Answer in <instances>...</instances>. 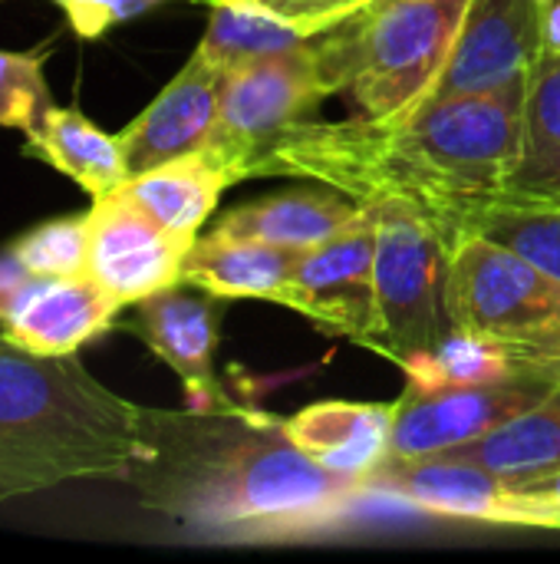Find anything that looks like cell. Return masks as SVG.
Instances as JSON below:
<instances>
[{"label":"cell","instance_id":"cell-1","mask_svg":"<svg viewBox=\"0 0 560 564\" xmlns=\"http://www.w3.org/2000/svg\"><path fill=\"white\" fill-rule=\"evenodd\" d=\"M142 509L198 542L274 545L340 529L366 496L314 463L287 420L241 406H142V453L125 479Z\"/></svg>","mask_w":560,"mask_h":564},{"label":"cell","instance_id":"cell-2","mask_svg":"<svg viewBox=\"0 0 560 564\" xmlns=\"http://www.w3.org/2000/svg\"><path fill=\"white\" fill-rule=\"evenodd\" d=\"M528 79L488 96L436 99L399 116L300 119L251 165L337 188L360 205L403 202L452 241L475 212L505 198L521 159Z\"/></svg>","mask_w":560,"mask_h":564},{"label":"cell","instance_id":"cell-3","mask_svg":"<svg viewBox=\"0 0 560 564\" xmlns=\"http://www.w3.org/2000/svg\"><path fill=\"white\" fill-rule=\"evenodd\" d=\"M139 453L142 406L76 354H30L0 334V502L83 479L125 482Z\"/></svg>","mask_w":560,"mask_h":564},{"label":"cell","instance_id":"cell-4","mask_svg":"<svg viewBox=\"0 0 560 564\" xmlns=\"http://www.w3.org/2000/svg\"><path fill=\"white\" fill-rule=\"evenodd\" d=\"M472 0H376L323 33L320 56L360 116L386 119L426 102Z\"/></svg>","mask_w":560,"mask_h":564},{"label":"cell","instance_id":"cell-5","mask_svg":"<svg viewBox=\"0 0 560 564\" xmlns=\"http://www.w3.org/2000/svg\"><path fill=\"white\" fill-rule=\"evenodd\" d=\"M376 215V334L366 344L396 367L436 350L449 334V245L403 202L366 205Z\"/></svg>","mask_w":560,"mask_h":564},{"label":"cell","instance_id":"cell-6","mask_svg":"<svg viewBox=\"0 0 560 564\" xmlns=\"http://www.w3.org/2000/svg\"><path fill=\"white\" fill-rule=\"evenodd\" d=\"M446 307L459 330L515 347L560 340V284L538 264L479 231L449 248Z\"/></svg>","mask_w":560,"mask_h":564},{"label":"cell","instance_id":"cell-7","mask_svg":"<svg viewBox=\"0 0 560 564\" xmlns=\"http://www.w3.org/2000/svg\"><path fill=\"white\" fill-rule=\"evenodd\" d=\"M317 40L290 53L221 69L218 116L201 152L228 169L234 185L251 178L254 159L284 129L300 122L327 96L337 93Z\"/></svg>","mask_w":560,"mask_h":564},{"label":"cell","instance_id":"cell-8","mask_svg":"<svg viewBox=\"0 0 560 564\" xmlns=\"http://www.w3.org/2000/svg\"><path fill=\"white\" fill-rule=\"evenodd\" d=\"M363 492L442 519L508 525V529H551V519L538 499H531L521 489H512L495 473L449 453H436V456L389 453L363 479Z\"/></svg>","mask_w":560,"mask_h":564},{"label":"cell","instance_id":"cell-9","mask_svg":"<svg viewBox=\"0 0 560 564\" xmlns=\"http://www.w3.org/2000/svg\"><path fill=\"white\" fill-rule=\"evenodd\" d=\"M277 304L304 314L327 334L366 347L376 334V215L360 218L330 241L300 254Z\"/></svg>","mask_w":560,"mask_h":564},{"label":"cell","instance_id":"cell-10","mask_svg":"<svg viewBox=\"0 0 560 564\" xmlns=\"http://www.w3.org/2000/svg\"><path fill=\"white\" fill-rule=\"evenodd\" d=\"M554 383L518 377L502 383H459L422 387L409 383L393 410L389 453L393 456H436L465 446L498 423L541 403Z\"/></svg>","mask_w":560,"mask_h":564},{"label":"cell","instance_id":"cell-11","mask_svg":"<svg viewBox=\"0 0 560 564\" xmlns=\"http://www.w3.org/2000/svg\"><path fill=\"white\" fill-rule=\"evenodd\" d=\"M86 274L96 278L122 307L182 284V264L195 238L162 228L122 188L92 198Z\"/></svg>","mask_w":560,"mask_h":564},{"label":"cell","instance_id":"cell-12","mask_svg":"<svg viewBox=\"0 0 560 564\" xmlns=\"http://www.w3.org/2000/svg\"><path fill=\"white\" fill-rule=\"evenodd\" d=\"M541 30L545 7L538 0H472L426 102L488 96L525 83L541 53Z\"/></svg>","mask_w":560,"mask_h":564},{"label":"cell","instance_id":"cell-13","mask_svg":"<svg viewBox=\"0 0 560 564\" xmlns=\"http://www.w3.org/2000/svg\"><path fill=\"white\" fill-rule=\"evenodd\" d=\"M218 297L205 291H188V284H172L158 294H149L135 304V317L129 330L142 337V344L168 364L188 397V406H215L228 403L218 373H215V350H218Z\"/></svg>","mask_w":560,"mask_h":564},{"label":"cell","instance_id":"cell-14","mask_svg":"<svg viewBox=\"0 0 560 564\" xmlns=\"http://www.w3.org/2000/svg\"><path fill=\"white\" fill-rule=\"evenodd\" d=\"M119 311L122 304L86 271L36 274L3 321V337L30 354L66 357L106 334Z\"/></svg>","mask_w":560,"mask_h":564},{"label":"cell","instance_id":"cell-15","mask_svg":"<svg viewBox=\"0 0 560 564\" xmlns=\"http://www.w3.org/2000/svg\"><path fill=\"white\" fill-rule=\"evenodd\" d=\"M218 93L221 69L195 50L191 59L175 73V79L122 132H116L125 152L129 175L198 152L215 126Z\"/></svg>","mask_w":560,"mask_h":564},{"label":"cell","instance_id":"cell-16","mask_svg":"<svg viewBox=\"0 0 560 564\" xmlns=\"http://www.w3.org/2000/svg\"><path fill=\"white\" fill-rule=\"evenodd\" d=\"M393 410L396 403L320 400L294 413L287 433L314 463L363 486V479L389 456Z\"/></svg>","mask_w":560,"mask_h":564},{"label":"cell","instance_id":"cell-17","mask_svg":"<svg viewBox=\"0 0 560 564\" xmlns=\"http://www.w3.org/2000/svg\"><path fill=\"white\" fill-rule=\"evenodd\" d=\"M304 251L277 248L267 241L208 231L198 235L182 264V284L205 291L218 301H274L290 281Z\"/></svg>","mask_w":560,"mask_h":564},{"label":"cell","instance_id":"cell-18","mask_svg":"<svg viewBox=\"0 0 560 564\" xmlns=\"http://www.w3.org/2000/svg\"><path fill=\"white\" fill-rule=\"evenodd\" d=\"M363 205L337 188H294L271 198L248 202L218 218V231L267 241L277 248L310 251L360 218Z\"/></svg>","mask_w":560,"mask_h":564},{"label":"cell","instance_id":"cell-19","mask_svg":"<svg viewBox=\"0 0 560 564\" xmlns=\"http://www.w3.org/2000/svg\"><path fill=\"white\" fill-rule=\"evenodd\" d=\"M449 456L469 459L495 473L512 489H528L560 473V387L531 410L498 423L485 436L449 449Z\"/></svg>","mask_w":560,"mask_h":564},{"label":"cell","instance_id":"cell-20","mask_svg":"<svg viewBox=\"0 0 560 564\" xmlns=\"http://www.w3.org/2000/svg\"><path fill=\"white\" fill-rule=\"evenodd\" d=\"M231 185L234 178L228 175V169H221L208 152L198 149L149 172L129 175L119 188L162 228L185 238H198L201 225L211 218L218 198Z\"/></svg>","mask_w":560,"mask_h":564},{"label":"cell","instance_id":"cell-21","mask_svg":"<svg viewBox=\"0 0 560 564\" xmlns=\"http://www.w3.org/2000/svg\"><path fill=\"white\" fill-rule=\"evenodd\" d=\"M26 152L53 165L59 175L73 178L92 198L116 192L129 178L125 152L119 135L92 126L79 109L50 106L40 122L23 132Z\"/></svg>","mask_w":560,"mask_h":564},{"label":"cell","instance_id":"cell-22","mask_svg":"<svg viewBox=\"0 0 560 564\" xmlns=\"http://www.w3.org/2000/svg\"><path fill=\"white\" fill-rule=\"evenodd\" d=\"M515 195H560V56L538 53L528 73Z\"/></svg>","mask_w":560,"mask_h":564},{"label":"cell","instance_id":"cell-23","mask_svg":"<svg viewBox=\"0 0 560 564\" xmlns=\"http://www.w3.org/2000/svg\"><path fill=\"white\" fill-rule=\"evenodd\" d=\"M314 40L317 33H310L300 23L264 13L251 3L228 0V3H211L208 30L195 50L218 69H231V66H244L264 56L300 50Z\"/></svg>","mask_w":560,"mask_h":564},{"label":"cell","instance_id":"cell-24","mask_svg":"<svg viewBox=\"0 0 560 564\" xmlns=\"http://www.w3.org/2000/svg\"><path fill=\"white\" fill-rule=\"evenodd\" d=\"M465 231L508 245L560 284V195H515L485 205Z\"/></svg>","mask_w":560,"mask_h":564},{"label":"cell","instance_id":"cell-25","mask_svg":"<svg viewBox=\"0 0 560 564\" xmlns=\"http://www.w3.org/2000/svg\"><path fill=\"white\" fill-rule=\"evenodd\" d=\"M409 383L422 387H459V383H502L531 377L518 357L515 344L479 337L452 327V334L429 354L399 367Z\"/></svg>","mask_w":560,"mask_h":564},{"label":"cell","instance_id":"cell-26","mask_svg":"<svg viewBox=\"0 0 560 564\" xmlns=\"http://www.w3.org/2000/svg\"><path fill=\"white\" fill-rule=\"evenodd\" d=\"M43 63L46 50H0V126L30 132L53 106Z\"/></svg>","mask_w":560,"mask_h":564},{"label":"cell","instance_id":"cell-27","mask_svg":"<svg viewBox=\"0 0 560 564\" xmlns=\"http://www.w3.org/2000/svg\"><path fill=\"white\" fill-rule=\"evenodd\" d=\"M89 248V215L56 218L26 231L10 251L30 274H83Z\"/></svg>","mask_w":560,"mask_h":564},{"label":"cell","instance_id":"cell-28","mask_svg":"<svg viewBox=\"0 0 560 564\" xmlns=\"http://www.w3.org/2000/svg\"><path fill=\"white\" fill-rule=\"evenodd\" d=\"M218 3H228V0H218ZM238 3H251L264 13L300 23L310 33L323 36V33L337 30L340 23H347L350 17L373 7L376 0H238Z\"/></svg>","mask_w":560,"mask_h":564},{"label":"cell","instance_id":"cell-29","mask_svg":"<svg viewBox=\"0 0 560 564\" xmlns=\"http://www.w3.org/2000/svg\"><path fill=\"white\" fill-rule=\"evenodd\" d=\"M53 3L63 7V13H66L69 26L76 30V36L96 40L109 26L145 13L149 7H155L162 0H53Z\"/></svg>","mask_w":560,"mask_h":564},{"label":"cell","instance_id":"cell-30","mask_svg":"<svg viewBox=\"0 0 560 564\" xmlns=\"http://www.w3.org/2000/svg\"><path fill=\"white\" fill-rule=\"evenodd\" d=\"M33 278H36V274H30V271L13 258V251L0 254V324L10 317V311L17 307V301L23 297V291L30 288Z\"/></svg>","mask_w":560,"mask_h":564},{"label":"cell","instance_id":"cell-31","mask_svg":"<svg viewBox=\"0 0 560 564\" xmlns=\"http://www.w3.org/2000/svg\"><path fill=\"white\" fill-rule=\"evenodd\" d=\"M518 357H521V364H525V370L531 377L560 387V340L541 344V347H518Z\"/></svg>","mask_w":560,"mask_h":564},{"label":"cell","instance_id":"cell-32","mask_svg":"<svg viewBox=\"0 0 560 564\" xmlns=\"http://www.w3.org/2000/svg\"><path fill=\"white\" fill-rule=\"evenodd\" d=\"M521 492H528L531 499H538L545 506L548 519H551V529H560V473L551 476V479H545V482H535V486L521 489Z\"/></svg>","mask_w":560,"mask_h":564},{"label":"cell","instance_id":"cell-33","mask_svg":"<svg viewBox=\"0 0 560 564\" xmlns=\"http://www.w3.org/2000/svg\"><path fill=\"white\" fill-rule=\"evenodd\" d=\"M541 50L560 56V0L545 7V30H541Z\"/></svg>","mask_w":560,"mask_h":564},{"label":"cell","instance_id":"cell-34","mask_svg":"<svg viewBox=\"0 0 560 564\" xmlns=\"http://www.w3.org/2000/svg\"><path fill=\"white\" fill-rule=\"evenodd\" d=\"M538 3H541V7H548V3H551V0H538Z\"/></svg>","mask_w":560,"mask_h":564},{"label":"cell","instance_id":"cell-35","mask_svg":"<svg viewBox=\"0 0 560 564\" xmlns=\"http://www.w3.org/2000/svg\"><path fill=\"white\" fill-rule=\"evenodd\" d=\"M201 3H208V7H211V3H218V0H201Z\"/></svg>","mask_w":560,"mask_h":564}]
</instances>
